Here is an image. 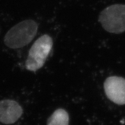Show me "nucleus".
Returning a JSON list of instances; mask_svg holds the SVG:
<instances>
[{"mask_svg":"<svg viewBox=\"0 0 125 125\" xmlns=\"http://www.w3.org/2000/svg\"><path fill=\"white\" fill-rule=\"evenodd\" d=\"M38 24L33 20L29 19L18 23L5 35L4 43L9 48L18 49L31 42L37 34Z\"/></svg>","mask_w":125,"mask_h":125,"instance_id":"obj_1","label":"nucleus"},{"mask_svg":"<svg viewBox=\"0 0 125 125\" xmlns=\"http://www.w3.org/2000/svg\"><path fill=\"white\" fill-rule=\"evenodd\" d=\"M103 29L112 34L125 31V4H113L104 9L98 16Z\"/></svg>","mask_w":125,"mask_h":125,"instance_id":"obj_2","label":"nucleus"},{"mask_svg":"<svg viewBox=\"0 0 125 125\" xmlns=\"http://www.w3.org/2000/svg\"><path fill=\"white\" fill-rule=\"evenodd\" d=\"M52 46L53 41L51 36L45 34L40 37L30 49L26 62V69L35 72L42 68L51 53Z\"/></svg>","mask_w":125,"mask_h":125,"instance_id":"obj_3","label":"nucleus"},{"mask_svg":"<svg viewBox=\"0 0 125 125\" xmlns=\"http://www.w3.org/2000/svg\"><path fill=\"white\" fill-rule=\"evenodd\" d=\"M105 95L112 102L118 105L125 104V79L113 76L107 78L104 83Z\"/></svg>","mask_w":125,"mask_h":125,"instance_id":"obj_4","label":"nucleus"},{"mask_svg":"<svg viewBox=\"0 0 125 125\" xmlns=\"http://www.w3.org/2000/svg\"><path fill=\"white\" fill-rule=\"evenodd\" d=\"M23 114V109L12 100L0 101V122L6 125L15 123Z\"/></svg>","mask_w":125,"mask_h":125,"instance_id":"obj_5","label":"nucleus"},{"mask_svg":"<svg viewBox=\"0 0 125 125\" xmlns=\"http://www.w3.org/2000/svg\"><path fill=\"white\" fill-rule=\"evenodd\" d=\"M47 125H69V115L62 108L56 109L49 117Z\"/></svg>","mask_w":125,"mask_h":125,"instance_id":"obj_6","label":"nucleus"}]
</instances>
